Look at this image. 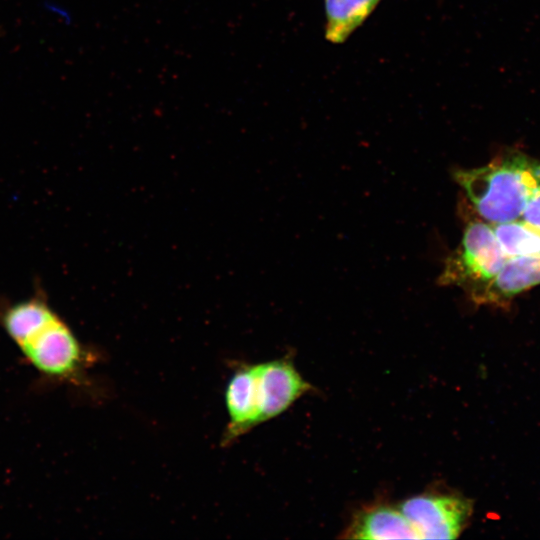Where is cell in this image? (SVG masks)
<instances>
[{
    "instance_id": "obj_5",
    "label": "cell",
    "mask_w": 540,
    "mask_h": 540,
    "mask_svg": "<svg viewBox=\"0 0 540 540\" xmlns=\"http://www.w3.org/2000/svg\"><path fill=\"white\" fill-rule=\"evenodd\" d=\"M259 424L287 410L311 386L286 359L255 364Z\"/></svg>"
},
{
    "instance_id": "obj_7",
    "label": "cell",
    "mask_w": 540,
    "mask_h": 540,
    "mask_svg": "<svg viewBox=\"0 0 540 540\" xmlns=\"http://www.w3.org/2000/svg\"><path fill=\"white\" fill-rule=\"evenodd\" d=\"M225 401L229 422L221 442L224 446L259 425L255 364L243 365L232 375Z\"/></svg>"
},
{
    "instance_id": "obj_1",
    "label": "cell",
    "mask_w": 540,
    "mask_h": 540,
    "mask_svg": "<svg viewBox=\"0 0 540 540\" xmlns=\"http://www.w3.org/2000/svg\"><path fill=\"white\" fill-rule=\"evenodd\" d=\"M0 324L24 359L50 380L81 383L89 354L71 328L40 295L8 305Z\"/></svg>"
},
{
    "instance_id": "obj_8",
    "label": "cell",
    "mask_w": 540,
    "mask_h": 540,
    "mask_svg": "<svg viewBox=\"0 0 540 540\" xmlns=\"http://www.w3.org/2000/svg\"><path fill=\"white\" fill-rule=\"evenodd\" d=\"M347 534L353 539H419L400 509L386 504H375L359 511Z\"/></svg>"
},
{
    "instance_id": "obj_3",
    "label": "cell",
    "mask_w": 540,
    "mask_h": 540,
    "mask_svg": "<svg viewBox=\"0 0 540 540\" xmlns=\"http://www.w3.org/2000/svg\"><path fill=\"white\" fill-rule=\"evenodd\" d=\"M507 260L490 223L469 219L457 250L445 261L441 285H457L471 292L493 279Z\"/></svg>"
},
{
    "instance_id": "obj_6",
    "label": "cell",
    "mask_w": 540,
    "mask_h": 540,
    "mask_svg": "<svg viewBox=\"0 0 540 540\" xmlns=\"http://www.w3.org/2000/svg\"><path fill=\"white\" fill-rule=\"evenodd\" d=\"M540 284V255L508 257L496 276L469 292L478 304L498 305Z\"/></svg>"
},
{
    "instance_id": "obj_9",
    "label": "cell",
    "mask_w": 540,
    "mask_h": 540,
    "mask_svg": "<svg viewBox=\"0 0 540 540\" xmlns=\"http://www.w3.org/2000/svg\"><path fill=\"white\" fill-rule=\"evenodd\" d=\"M380 0H325V37L340 44L368 18Z\"/></svg>"
},
{
    "instance_id": "obj_10",
    "label": "cell",
    "mask_w": 540,
    "mask_h": 540,
    "mask_svg": "<svg viewBox=\"0 0 540 540\" xmlns=\"http://www.w3.org/2000/svg\"><path fill=\"white\" fill-rule=\"evenodd\" d=\"M508 257L540 255V229L520 219L491 224Z\"/></svg>"
},
{
    "instance_id": "obj_2",
    "label": "cell",
    "mask_w": 540,
    "mask_h": 540,
    "mask_svg": "<svg viewBox=\"0 0 540 540\" xmlns=\"http://www.w3.org/2000/svg\"><path fill=\"white\" fill-rule=\"evenodd\" d=\"M476 213L490 224L520 219L540 192V161L516 153L488 164L454 172Z\"/></svg>"
},
{
    "instance_id": "obj_11",
    "label": "cell",
    "mask_w": 540,
    "mask_h": 540,
    "mask_svg": "<svg viewBox=\"0 0 540 540\" xmlns=\"http://www.w3.org/2000/svg\"><path fill=\"white\" fill-rule=\"evenodd\" d=\"M521 219L540 229V192L530 200Z\"/></svg>"
},
{
    "instance_id": "obj_4",
    "label": "cell",
    "mask_w": 540,
    "mask_h": 540,
    "mask_svg": "<svg viewBox=\"0 0 540 540\" xmlns=\"http://www.w3.org/2000/svg\"><path fill=\"white\" fill-rule=\"evenodd\" d=\"M419 539H455L469 524L472 501L454 494L427 493L399 506Z\"/></svg>"
}]
</instances>
